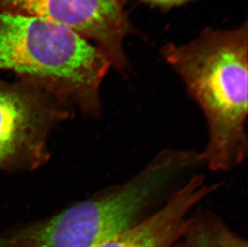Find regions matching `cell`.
Segmentation results:
<instances>
[{
  "label": "cell",
  "mask_w": 248,
  "mask_h": 247,
  "mask_svg": "<svg viewBox=\"0 0 248 247\" xmlns=\"http://www.w3.org/2000/svg\"><path fill=\"white\" fill-rule=\"evenodd\" d=\"M248 26L206 29L186 45L169 43L162 54L203 113L207 141L202 166L236 168L248 156Z\"/></svg>",
  "instance_id": "1"
},
{
  "label": "cell",
  "mask_w": 248,
  "mask_h": 247,
  "mask_svg": "<svg viewBox=\"0 0 248 247\" xmlns=\"http://www.w3.org/2000/svg\"><path fill=\"white\" fill-rule=\"evenodd\" d=\"M0 12L53 22L93 40L117 70L128 68L123 43L134 28L119 0H0Z\"/></svg>",
  "instance_id": "4"
},
{
  "label": "cell",
  "mask_w": 248,
  "mask_h": 247,
  "mask_svg": "<svg viewBox=\"0 0 248 247\" xmlns=\"http://www.w3.org/2000/svg\"><path fill=\"white\" fill-rule=\"evenodd\" d=\"M69 108L61 100H48L35 86L0 83V168L44 163L49 131L68 117Z\"/></svg>",
  "instance_id": "3"
},
{
  "label": "cell",
  "mask_w": 248,
  "mask_h": 247,
  "mask_svg": "<svg viewBox=\"0 0 248 247\" xmlns=\"http://www.w3.org/2000/svg\"><path fill=\"white\" fill-rule=\"evenodd\" d=\"M180 241L184 247H248L245 238L210 210L193 213Z\"/></svg>",
  "instance_id": "6"
},
{
  "label": "cell",
  "mask_w": 248,
  "mask_h": 247,
  "mask_svg": "<svg viewBox=\"0 0 248 247\" xmlns=\"http://www.w3.org/2000/svg\"><path fill=\"white\" fill-rule=\"evenodd\" d=\"M111 68L103 51L69 28L0 12V69L22 76L88 116L101 114V86Z\"/></svg>",
  "instance_id": "2"
},
{
  "label": "cell",
  "mask_w": 248,
  "mask_h": 247,
  "mask_svg": "<svg viewBox=\"0 0 248 247\" xmlns=\"http://www.w3.org/2000/svg\"><path fill=\"white\" fill-rule=\"evenodd\" d=\"M219 187L218 182L194 173L157 210L97 247H173L185 233L193 213Z\"/></svg>",
  "instance_id": "5"
},
{
  "label": "cell",
  "mask_w": 248,
  "mask_h": 247,
  "mask_svg": "<svg viewBox=\"0 0 248 247\" xmlns=\"http://www.w3.org/2000/svg\"><path fill=\"white\" fill-rule=\"evenodd\" d=\"M141 2L163 7H171L184 4L192 0H140Z\"/></svg>",
  "instance_id": "7"
},
{
  "label": "cell",
  "mask_w": 248,
  "mask_h": 247,
  "mask_svg": "<svg viewBox=\"0 0 248 247\" xmlns=\"http://www.w3.org/2000/svg\"><path fill=\"white\" fill-rule=\"evenodd\" d=\"M173 247H183V243H181V241H178V243L176 244Z\"/></svg>",
  "instance_id": "8"
}]
</instances>
